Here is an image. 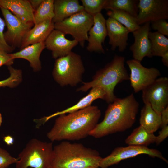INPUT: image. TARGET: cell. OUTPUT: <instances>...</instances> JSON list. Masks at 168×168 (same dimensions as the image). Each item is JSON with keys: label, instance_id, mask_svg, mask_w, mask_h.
<instances>
[{"label": "cell", "instance_id": "obj_1", "mask_svg": "<svg viewBox=\"0 0 168 168\" xmlns=\"http://www.w3.org/2000/svg\"><path fill=\"white\" fill-rule=\"evenodd\" d=\"M101 115L100 110L94 105L60 115L47 133V137L52 142L82 139L89 136L98 124Z\"/></svg>", "mask_w": 168, "mask_h": 168}, {"label": "cell", "instance_id": "obj_2", "mask_svg": "<svg viewBox=\"0 0 168 168\" xmlns=\"http://www.w3.org/2000/svg\"><path fill=\"white\" fill-rule=\"evenodd\" d=\"M139 105L133 93L124 98L116 97L109 103L103 120L89 136L99 138L130 128L135 122Z\"/></svg>", "mask_w": 168, "mask_h": 168}, {"label": "cell", "instance_id": "obj_3", "mask_svg": "<svg viewBox=\"0 0 168 168\" xmlns=\"http://www.w3.org/2000/svg\"><path fill=\"white\" fill-rule=\"evenodd\" d=\"M102 158L96 150L65 141L53 147L52 168H97Z\"/></svg>", "mask_w": 168, "mask_h": 168}, {"label": "cell", "instance_id": "obj_4", "mask_svg": "<svg viewBox=\"0 0 168 168\" xmlns=\"http://www.w3.org/2000/svg\"><path fill=\"white\" fill-rule=\"evenodd\" d=\"M125 60L124 57L115 55L111 62L96 72L91 81L83 82L76 91L85 92L91 88L99 87L105 93V100L108 103H112L116 98L114 92L116 85L129 79L124 66Z\"/></svg>", "mask_w": 168, "mask_h": 168}, {"label": "cell", "instance_id": "obj_5", "mask_svg": "<svg viewBox=\"0 0 168 168\" xmlns=\"http://www.w3.org/2000/svg\"><path fill=\"white\" fill-rule=\"evenodd\" d=\"M53 154L52 142L31 139L19 153L16 168H49Z\"/></svg>", "mask_w": 168, "mask_h": 168}, {"label": "cell", "instance_id": "obj_6", "mask_svg": "<svg viewBox=\"0 0 168 168\" xmlns=\"http://www.w3.org/2000/svg\"><path fill=\"white\" fill-rule=\"evenodd\" d=\"M85 68L81 56L71 52L56 59L52 72L54 80L61 86H75L81 82Z\"/></svg>", "mask_w": 168, "mask_h": 168}, {"label": "cell", "instance_id": "obj_7", "mask_svg": "<svg viewBox=\"0 0 168 168\" xmlns=\"http://www.w3.org/2000/svg\"><path fill=\"white\" fill-rule=\"evenodd\" d=\"M93 16L84 10L54 23V29L71 35L83 47L87 41L89 31L93 25Z\"/></svg>", "mask_w": 168, "mask_h": 168}, {"label": "cell", "instance_id": "obj_8", "mask_svg": "<svg viewBox=\"0 0 168 168\" xmlns=\"http://www.w3.org/2000/svg\"><path fill=\"white\" fill-rule=\"evenodd\" d=\"M141 154H146L152 157H156L166 163L167 160L159 150L151 149L147 147L128 145V146L118 147L115 148L108 156L102 159L99 165L100 168H108L117 164L121 161L134 157Z\"/></svg>", "mask_w": 168, "mask_h": 168}, {"label": "cell", "instance_id": "obj_9", "mask_svg": "<svg viewBox=\"0 0 168 168\" xmlns=\"http://www.w3.org/2000/svg\"><path fill=\"white\" fill-rule=\"evenodd\" d=\"M142 98L144 103H149L153 109L161 114L168 106V78H157L142 91Z\"/></svg>", "mask_w": 168, "mask_h": 168}, {"label": "cell", "instance_id": "obj_10", "mask_svg": "<svg viewBox=\"0 0 168 168\" xmlns=\"http://www.w3.org/2000/svg\"><path fill=\"white\" fill-rule=\"evenodd\" d=\"M0 9L7 28L4 33L6 42L15 48H20L24 37L34 25L23 22L7 9Z\"/></svg>", "mask_w": 168, "mask_h": 168}, {"label": "cell", "instance_id": "obj_11", "mask_svg": "<svg viewBox=\"0 0 168 168\" xmlns=\"http://www.w3.org/2000/svg\"><path fill=\"white\" fill-rule=\"evenodd\" d=\"M126 63L130 71L129 80L135 93L143 90L161 75L157 69L146 68L140 62L134 59L127 60Z\"/></svg>", "mask_w": 168, "mask_h": 168}, {"label": "cell", "instance_id": "obj_12", "mask_svg": "<svg viewBox=\"0 0 168 168\" xmlns=\"http://www.w3.org/2000/svg\"><path fill=\"white\" fill-rule=\"evenodd\" d=\"M138 7V13L136 18L139 26L148 22L168 19L167 0H139Z\"/></svg>", "mask_w": 168, "mask_h": 168}, {"label": "cell", "instance_id": "obj_13", "mask_svg": "<svg viewBox=\"0 0 168 168\" xmlns=\"http://www.w3.org/2000/svg\"><path fill=\"white\" fill-rule=\"evenodd\" d=\"M44 43L45 48L51 51L52 57L55 59L67 55L78 44L77 40L68 39L64 33L54 29Z\"/></svg>", "mask_w": 168, "mask_h": 168}, {"label": "cell", "instance_id": "obj_14", "mask_svg": "<svg viewBox=\"0 0 168 168\" xmlns=\"http://www.w3.org/2000/svg\"><path fill=\"white\" fill-rule=\"evenodd\" d=\"M150 29V22H148L133 32L134 41L130 49L132 53L133 59L141 62L145 57H152L151 42L148 37Z\"/></svg>", "mask_w": 168, "mask_h": 168}, {"label": "cell", "instance_id": "obj_15", "mask_svg": "<svg viewBox=\"0 0 168 168\" xmlns=\"http://www.w3.org/2000/svg\"><path fill=\"white\" fill-rule=\"evenodd\" d=\"M94 23L90 30L87 50L90 52L104 53L102 44L107 36L106 20L101 13L93 16Z\"/></svg>", "mask_w": 168, "mask_h": 168}, {"label": "cell", "instance_id": "obj_16", "mask_svg": "<svg viewBox=\"0 0 168 168\" xmlns=\"http://www.w3.org/2000/svg\"><path fill=\"white\" fill-rule=\"evenodd\" d=\"M109 44L111 49L114 50L118 47L120 52H123L128 45L127 40L129 32L125 26L115 20L108 17L106 20Z\"/></svg>", "mask_w": 168, "mask_h": 168}, {"label": "cell", "instance_id": "obj_17", "mask_svg": "<svg viewBox=\"0 0 168 168\" xmlns=\"http://www.w3.org/2000/svg\"><path fill=\"white\" fill-rule=\"evenodd\" d=\"M0 7L7 9L23 22L34 25V12L29 0H0Z\"/></svg>", "mask_w": 168, "mask_h": 168}, {"label": "cell", "instance_id": "obj_18", "mask_svg": "<svg viewBox=\"0 0 168 168\" xmlns=\"http://www.w3.org/2000/svg\"><path fill=\"white\" fill-rule=\"evenodd\" d=\"M54 29L52 20H47L34 25L26 34L20 49H21L32 44L44 42Z\"/></svg>", "mask_w": 168, "mask_h": 168}, {"label": "cell", "instance_id": "obj_19", "mask_svg": "<svg viewBox=\"0 0 168 168\" xmlns=\"http://www.w3.org/2000/svg\"><path fill=\"white\" fill-rule=\"evenodd\" d=\"M105 94L104 91L99 87L91 88L88 94L81 99L76 104L63 110L58 111L50 115L40 119L44 124L50 119L63 114H67L83 109L90 105L95 100L100 99L105 100Z\"/></svg>", "mask_w": 168, "mask_h": 168}, {"label": "cell", "instance_id": "obj_20", "mask_svg": "<svg viewBox=\"0 0 168 168\" xmlns=\"http://www.w3.org/2000/svg\"><path fill=\"white\" fill-rule=\"evenodd\" d=\"M45 48L44 42H42L29 45L18 52L10 54L14 59L21 58L27 60L33 70L37 72L41 69L40 56Z\"/></svg>", "mask_w": 168, "mask_h": 168}, {"label": "cell", "instance_id": "obj_21", "mask_svg": "<svg viewBox=\"0 0 168 168\" xmlns=\"http://www.w3.org/2000/svg\"><path fill=\"white\" fill-rule=\"evenodd\" d=\"M78 0H54V23L61 21L79 12L84 11Z\"/></svg>", "mask_w": 168, "mask_h": 168}, {"label": "cell", "instance_id": "obj_22", "mask_svg": "<svg viewBox=\"0 0 168 168\" xmlns=\"http://www.w3.org/2000/svg\"><path fill=\"white\" fill-rule=\"evenodd\" d=\"M139 123L148 132L154 133L161 127V115L156 112L150 104H145L141 110Z\"/></svg>", "mask_w": 168, "mask_h": 168}, {"label": "cell", "instance_id": "obj_23", "mask_svg": "<svg viewBox=\"0 0 168 168\" xmlns=\"http://www.w3.org/2000/svg\"><path fill=\"white\" fill-rule=\"evenodd\" d=\"M156 136L154 133H149L140 125L134 129L125 140V143L128 145L147 147L155 142Z\"/></svg>", "mask_w": 168, "mask_h": 168}, {"label": "cell", "instance_id": "obj_24", "mask_svg": "<svg viewBox=\"0 0 168 168\" xmlns=\"http://www.w3.org/2000/svg\"><path fill=\"white\" fill-rule=\"evenodd\" d=\"M138 2L136 0H106L103 9L124 12L136 18Z\"/></svg>", "mask_w": 168, "mask_h": 168}, {"label": "cell", "instance_id": "obj_25", "mask_svg": "<svg viewBox=\"0 0 168 168\" xmlns=\"http://www.w3.org/2000/svg\"><path fill=\"white\" fill-rule=\"evenodd\" d=\"M148 37L151 42L152 56L161 57L168 52V39L164 35L157 31H150Z\"/></svg>", "mask_w": 168, "mask_h": 168}, {"label": "cell", "instance_id": "obj_26", "mask_svg": "<svg viewBox=\"0 0 168 168\" xmlns=\"http://www.w3.org/2000/svg\"><path fill=\"white\" fill-rule=\"evenodd\" d=\"M107 14L109 17L115 20L125 26L129 32L133 33L140 26L137 24L135 17L125 12L109 10Z\"/></svg>", "mask_w": 168, "mask_h": 168}, {"label": "cell", "instance_id": "obj_27", "mask_svg": "<svg viewBox=\"0 0 168 168\" xmlns=\"http://www.w3.org/2000/svg\"><path fill=\"white\" fill-rule=\"evenodd\" d=\"M54 16V0H43L34 12V24L52 20Z\"/></svg>", "mask_w": 168, "mask_h": 168}, {"label": "cell", "instance_id": "obj_28", "mask_svg": "<svg viewBox=\"0 0 168 168\" xmlns=\"http://www.w3.org/2000/svg\"><path fill=\"white\" fill-rule=\"evenodd\" d=\"M10 76L7 78L0 81V87L7 86L13 88L18 86L22 80L21 70L16 69L11 66H8Z\"/></svg>", "mask_w": 168, "mask_h": 168}, {"label": "cell", "instance_id": "obj_29", "mask_svg": "<svg viewBox=\"0 0 168 168\" xmlns=\"http://www.w3.org/2000/svg\"><path fill=\"white\" fill-rule=\"evenodd\" d=\"M106 0H81L84 11L92 16L101 13Z\"/></svg>", "mask_w": 168, "mask_h": 168}, {"label": "cell", "instance_id": "obj_30", "mask_svg": "<svg viewBox=\"0 0 168 168\" xmlns=\"http://www.w3.org/2000/svg\"><path fill=\"white\" fill-rule=\"evenodd\" d=\"M18 160L11 156L6 150L0 148V168H7L10 165L16 163Z\"/></svg>", "mask_w": 168, "mask_h": 168}, {"label": "cell", "instance_id": "obj_31", "mask_svg": "<svg viewBox=\"0 0 168 168\" xmlns=\"http://www.w3.org/2000/svg\"><path fill=\"white\" fill-rule=\"evenodd\" d=\"M5 25L4 20L0 16V50L9 53L14 50L15 48L9 45L5 40L4 30Z\"/></svg>", "mask_w": 168, "mask_h": 168}, {"label": "cell", "instance_id": "obj_32", "mask_svg": "<svg viewBox=\"0 0 168 168\" xmlns=\"http://www.w3.org/2000/svg\"><path fill=\"white\" fill-rule=\"evenodd\" d=\"M151 27L164 35L168 36V23L166 20L160 19L152 22Z\"/></svg>", "mask_w": 168, "mask_h": 168}, {"label": "cell", "instance_id": "obj_33", "mask_svg": "<svg viewBox=\"0 0 168 168\" xmlns=\"http://www.w3.org/2000/svg\"><path fill=\"white\" fill-rule=\"evenodd\" d=\"M14 61L10 54L0 50V67L3 65L11 66L13 63Z\"/></svg>", "mask_w": 168, "mask_h": 168}, {"label": "cell", "instance_id": "obj_34", "mask_svg": "<svg viewBox=\"0 0 168 168\" xmlns=\"http://www.w3.org/2000/svg\"><path fill=\"white\" fill-rule=\"evenodd\" d=\"M159 133L158 135L156 136L155 142L156 145L160 144L168 137V126H165Z\"/></svg>", "mask_w": 168, "mask_h": 168}, {"label": "cell", "instance_id": "obj_35", "mask_svg": "<svg viewBox=\"0 0 168 168\" xmlns=\"http://www.w3.org/2000/svg\"><path fill=\"white\" fill-rule=\"evenodd\" d=\"M161 126L163 128L168 125V106L164 109L161 114Z\"/></svg>", "mask_w": 168, "mask_h": 168}, {"label": "cell", "instance_id": "obj_36", "mask_svg": "<svg viewBox=\"0 0 168 168\" xmlns=\"http://www.w3.org/2000/svg\"><path fill=\"white\" fill-rule=\"evenodd\" d=\"M43 0H29L32 9L35 12L40 5Z\"/></svg>", "mask_w": 168, "mask_h": 168}, {"label": "cell", "instance_id": "obj_37", "mask_svg": "<svg viewBox=\"0 0 168 168\" xmlns=\"http://www.w3.org/2000/svg\"><path fill=\"white\" fill-rule=\"evenodd\" d=\"M3 139V141L8 146L13 145L14 142L13 138L9 135L4 137Z\"/></svg>", "mask_w": 168, "mask_h": 168}, {"label": "cell", "instance_id": "obj_38", "mask_svg": "<svg viewBox=\"0 0 168 168\" xmlns=\"http://www.w3.org/2000/svg\"><path fill=\"white\" fill-rule=\"evenodd\" d=\"M162 61L163 64L166 67L168 66V52L164 54L161 57Z\"/></svg>", "mask_w": 168, "mask_h": 168}, {"label": "cell", "instance_id": "obj_39", "mask_svg": "<svg viewBox=\"0 0 168 168\" xmlns=\"http://www.w3.org/2000/svg\"><path fill=\"white\" fill-rule=\"evenodd\" d=\"M2 122V117L1 114L0 113V127L1 126Z\"/></svg>", "mask_w": 168, "mask_h": 168}, {"label": "cell", "instance_id": "obj_40", "mask_svg": "<svg viewBox=\"0 0 168 168\" xmlns=\"http://www.w3.org/2000/svg\"><path fill=\"white\" fill-rule=\"evenodd\" d=\"M49 168H51V167H49Z\"/></svg>", "mask_w": 168, "mask_h": 168}, {"label": "cell", "instance_id": "obj_41", "mask_svg": "<svg viewBox=\"0 0 168 168\" xmlns=\"http://www.w3.org/2000/svg\"><path fill=\"white\" fill-rule=\"evenodd\" d=\"M100 168L99 167H98V168Z\"/></svg>", "mask_w": 168, "mask_h": 168}]
</instances>
